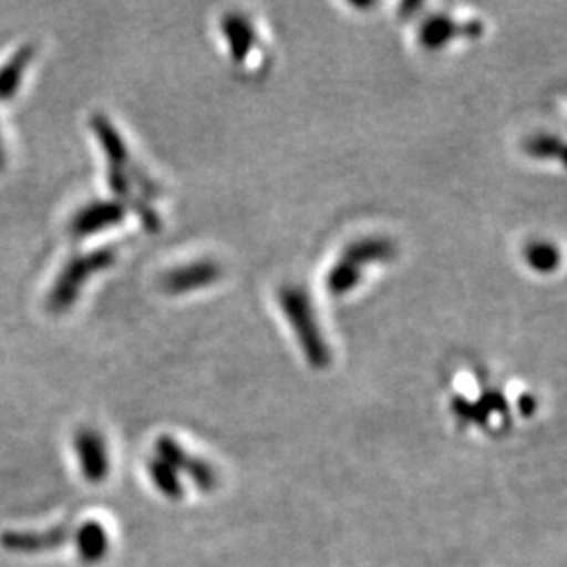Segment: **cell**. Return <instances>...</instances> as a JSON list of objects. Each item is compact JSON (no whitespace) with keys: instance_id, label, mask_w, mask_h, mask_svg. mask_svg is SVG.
Segmentation results:
<instances>
[{"instance_id":"obj_1","label":"cell","mask_w":567,"mask_h":567,"mask_svg":"<svg viewBox=\"0 0 567 567\" xmlns=\"http://www.w3.org/2000/svg\"><path fill=\"white\" fill-rule=\"evenodd\" d=\"M75 450L86 480L92 483L105 480L109 474V457L102 437L92 430H81L75 437Z\"/></svg>"},{"instance_id":"obj_2","label":"cell","mask_w":567,"mask_h":567,"mask_svg":"<svg viewBox=\"0 0 567 567\" xmlns=\"http://www.w3.org/2000/svg\"><path fill=\"white\" fill-rule=\"evenodd\" d=\"M74 533L66 525L54 527L47 533H6L0 536V544L8 551L16 553H38L49 551L55 547L63 546L64 542L70 540Z\"/></svg>"},{"instance_id":"obj_3","label":"cell","mask_w":567,"mask_h":567,"mask_svg":"<svg viewBox=\"0 0 567 567\" xmlns=\"http://www.w3.org/2000/svg\"><path fill=\"white\" fill-rule=\"evenodd\" d=\"M74 538L78 553H80L83 563L96 564L107 555L109 538L102 524L86 522L85 525H81L80 529H78Z\"/></svg>"},{"instance_id":"obj_4","label":"cell","mask_w":567,"mask_h":567,"mask_svg":"<svg viewBox=\"0 0 567 567\" xmlns=\"http://www.w3.org/2000/svg\"><path fill=\"white\" fill-rule=\"evenodd\" d=\"M150 474L158 491L166 494L167 498L177 499L183 496V485L178 480V472L167 465L166 461H151Z\"/></svg>"},{"instance_id":"obj_5","label":"cell","mask_w":567,"mask_h":567,"mask_svg":"<svg viewBox=\"0 0 567 567\" xmlns=\"http://www.w3.org/2000/svg\"><path fill=\"white\" fill-rule=\"evenodd\" d=\"M536 402L530 399V396H524L522 401H519V410H522V413L524 415H530L533 413V410H535Z\"/></svg>"}]
</instances>
